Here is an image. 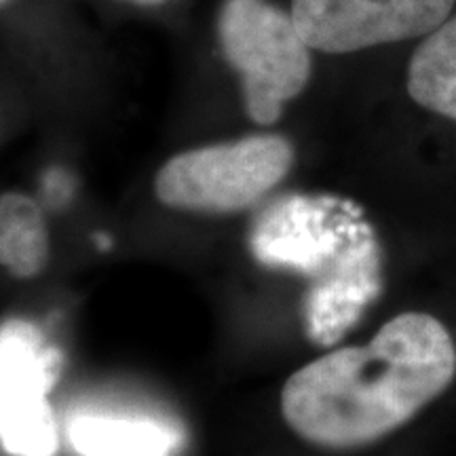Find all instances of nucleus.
<instances>
[{"label": "nucleus", "instance_id": "nucleus-1", "mask_svg": "<svg viewBox=\"0 0 456 456\" xmlns=\"http://www.w3.org/2000/svg\"><path fill=\"white\" fill-rule=\"evenodd\" d=\"M456 345L440 319L408 311L368 345L306 363L281 393L285 423L319 448L351 450L383 440L452 385Z\"/></svg>", "mask_w": 456, "mask_h": 456}, {"label": "nucleus", "instance_id": "nucleus-2", "mask_svg": "<svg viewBox=\"0 0 456 456\" xmlns=\"http://www.w3.org/2000/svg\"><path fill=\"white\" fill-rule=\"evenodd\" d=\"M292 165L294 148L281 135H249L171 157L159 169L155 195L180 212L237 214L281 184Z\"/></svg>", "mask_w": 456, "mask_h": 456}, {"label": "nucleus", "instance_id": "nucleus-3", "mask_svg": "<svg viewBox=\"0 0 456 456\" xmlns=\"http://www.w3.org/2000/svg\"><path fill=\"white\" fill-rule=\"evenodd\" d=\"M218 37L226 61L241 77L249 118L273 125L311 78V47L292 13L266 0H226Z\"/></svg>", "mask_w": 456, "mask_h": 456}, {"label": "nucleus", "instance_id": "nucleus-4", "mask_svg": "<svg viewBox=\"0 0 456 456\" xmlns=\"http://www.w3.org/2000/svg\"><path fill=\"white\" fill-rule=\"evenodd\" d=\"M456 0H292V17L306 45L323 53H351L429 37Z\"/></svg>", "mask_w": 456, "mask_h": 456}, {"label": "nucleus", "instance_id": "nucleus-5", "mask_svg": "<svg viewBox=\"0 0 456 456\" xmlns=\"http://www.w3.org/2000/svg\"><path fill=\"white\" fill-rule=\"evenodd\" d=\"M47 353L28 323L0 330V442L13 456H55L60 446Z\"/></svg>", "mask_w": 456, "mask_h": 456}, {"label": "nucleus", "instance_id": "nucleus-6", "mask_svg": "<svg viewBox=\"0 0 456 456\" xmlns=\"http://www.w3.org/2000/svg\"><path fill=\"white\" fill-rule=\"evenodd\" d=\"M81 456H169L178 446L174 431L138 419L78 416L68 429Z\"/></svg>", "mask_w": 456, "mask_h": 456}, {"label": "nucleus", "instance_id": "nucleus-7", "mask_svg": "<svg viewBox=\"0 0 456 456\" xmlns=\"http://www.w3.org/2000/svg\"><path fill=\"white\" fill-rule=\"evenodd\" d=\"M408 94L419 106L456 121V15L416 49L408 66Z\"/></svg>", "mask_w": 456, "mask_h": 456}, {"label": "nucleus", "instance_id": "nucleus-8", "mask_svg": "<svg viewBox=\"0 0 456 456\" xmlns=\"http://www.w3.org/2000/svg\"><path fill=\"white\" fill-rule=\"evenodd\" d=\"M49 260V231L41 205L21 192L0 195V266L20 279L41 275Z\"/></svg>", "mask_w": 456, "mask_h": 456}, {"label": "nucleus", "instance_id": "nucleus-9", "mask_svg": "<svg viewBox=\"0 0 456 456\" xmlns=\"http://www.w3.org/2000/svg\"><path fill=\"white\" fill-rule=\"evenodd\" d=\"M123 3L140 4V7H157V4H163V3H167V0H123Z\"/></svg>", "mask_w": 456, "mask_h": 456}, {"label": "nucleus", "instance_id": "nucleus-10", "mask_svg": "<svg viewBox=\"0 0 456 456\" xmlns=\"http://www.w3.org/2000/svg\"><path fill=\"white\" fill-rule=\"evenodd\" d=\"M3 3H7V0H0V4H3Z\"/></svg>", "mask_w": 456, "mask_h": 456}]
</instances>
